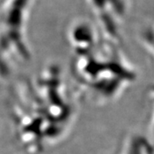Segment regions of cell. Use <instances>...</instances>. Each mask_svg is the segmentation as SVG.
Returning <instances> with one entry per match:
<instances>
[{
	"instance_id": "1",
	"label": "cell",
	"mask_w": 154,
	"mask_h": 154,
	"mask_svg": "<svg viewBox=\"0 0 154 154\" xmlns=\"http://www.w3.org/2000/svg\"><path fill=\"white\" fill-rule=\"evenodd\" d=\"M143 38L144 43L146 44V47L148 46L150 52L152 54V57H154V25L146 29V32L144 34Z\"/></svg>"
}]
</instances>
